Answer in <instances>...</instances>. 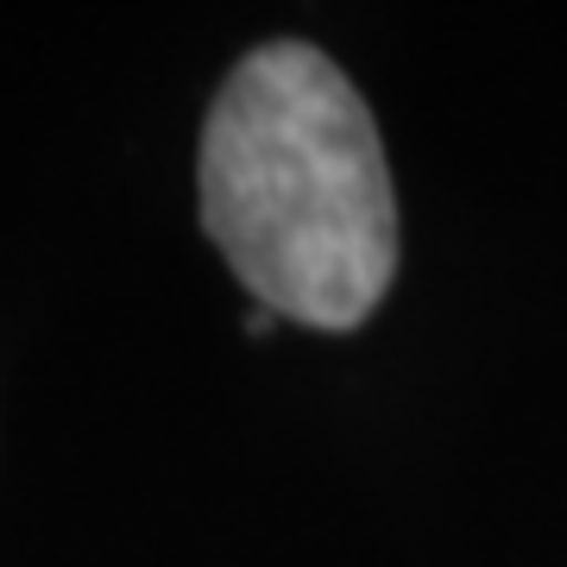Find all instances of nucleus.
I'll return each instance as SVG.
<instances>
[{
    "label": "nucleus",
    "mask_w": 567,
    "mask_h": 567,
    "mask_svg": "<svg viewBox=\"0 0 567 567\" xmlns=\"http://www.w3.org/2000/svg\"><path fill=\"white\" fill-rule=\"evenodd\" d=\"M203 221L284 322L347 334L398 278V189L360 89L303 39L234 63L203 133Z\"/></svg>",
    "instance_id": "obj_1"
}]
</instances>
